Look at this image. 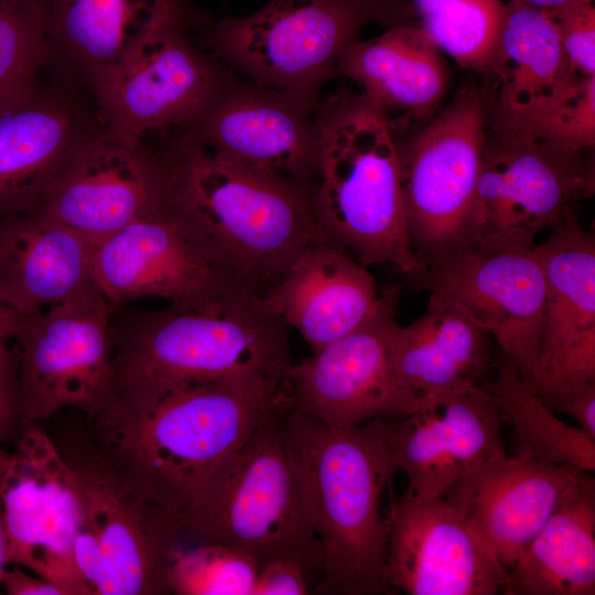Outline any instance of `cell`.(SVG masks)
Masks as SVG:
<instances>
[{"mask_svg":"<svg viewBox=\"0 0 595 595\" xmlns=\"http://www.w3.org/2000/svg\"><path fill=\"white\" fill-rule=\"evenodd\" d=\"M285 401L284 380L115 386L95 415L101 454L141 496L174 517L191 506Z\"/></svg>","mask_w":595,"mask_h":595,"instance_id":"cell-1","label":"cell"},{"mask_svg":"<svg viewBox=\"0 0 595 595\" xmlns=\"http://www.w3.org/2000/svg\"><path fill=\"white\" fill-rule=\"evenodd\" d=\"M52 56L40 0H0V107L32 90Z\"/></svg>","mask_w":595,"mask_h":595,"instance_id":"cell-33","label":"cell"},{"mask_svg":"<svg viewBox=\"0 0 595 595\" xmlns=\"http://www.w3.org/2000/svg\"><path fill=\"white\" fill-rule=\"evenodd\" d=\"M398 289L388 288L371 314L355 329L291 363L284 379L288 407L329 429L346 430L376 419H401L428 399L398 380L390 355Z\"/></svg>","mask_w":595,"mask_h":595,"instance_id":"cell-12","label":"cell"},{"mask_svg":"<svg viewBox=\"0 0 595 595\" xmlns=\"http://www.w3.org/2000/svg\"><path fill=\"white\" fill-rule=\"evenodd\" d=\"M314 188L328 241L365 266L391 264L418 280L426 270L408 234L397 141L386 115L361 91L318 100Z\"/></svg>","mask_w":595,"mask_h":595,"instance_id":"cell-4","label":"cell"},{"mask_svg":"<svg viewBox=\"0 0 595 595\" xmlns=\"http://www.w3.org/2000/svg\"><path fill=\"white\" fill-rule=\"evenodd\" d=\"M581 78L564 53L554 21L519 0L506 3L486 78L490 82L488 126L509 127L540 112Z\"/></svg>","mask_w":595,"mask_h":595,"instance_id":"cell-28","label":"cell"},{"mask_svg":"<svg viewBox=\"0 0 595 595\" xmlns=\"http://www.w3.org/2000/svg\"><path fill=\"white\" fill-rule=\"evenodd\" d=\"M21 422L19 410L18 355L14 346H0V442Z\"/></svg>","mask_w":595,"mask_h":595,"instance_id":"cell-38","label":"cell"},{"mask_svg":"<svg viewBox=\"0 0 595 595\" xmlns=\"http://www.w3.org/2000/svg\"><path fill=\"white\" fill-rule=\"evenodd\" d=\"M549 17L556 25L561 45L574 72L582 77L595 76L593 2L582 3Z\"/></svg>","mask_w":595,"mask_h":595,"instance_id":"cell-36","label":"cell"},{"mask_svg":"<svg viewBox=\"0 0 595 595\" xmlns=\"http://www.w3.org/2000/svg\"><path fill=\"white\" fill-rule=\"evenodd\" d=\"M164 199L156 151L102 127L83 141L37 209L94 245Z\"/></svg>","mask_w":595,"mask_h":595,"instance_id":"cell-19","label":"cell"},{"mask_svg":"<svg viewBox=\"0 0 595 595\" xmlns=\"http://www.w3.org/2000/svg\"><path fill=\"white\" fill-rule=\"evenodd\" d=\"M113 387L174 386L261 376L285 379L286 326L247 299L206 310L173 306L112 321Z\"/></svg>","mask_w":595,"mask_h":595,"instance_id":"cell-6","label":"cell"},{"mask_svg":"<svg viewBox=\"0 0 595 595\" xmlns=\"http://www.w3.org/2000/svg\"><path fill=\"white\" fill-rule=\"evenodd\" d=\"M493 128V127H491ZM531 139L581 151L595 143V76L582 77L560 100L509 127Z\"/></svg>","mask_w":595,"mask_h":595,"instance_id":"cell-35","label":"cell"},{"mask_svg":"<svg viewBox=\"0 0 595 595\" xmlns=\"http://www.w3.org/2000/svg\"><path fill=\"white\" fill-rule=\"evenodd\" d=\"M9 458V453L6 452L0 445V584L1 576L7 564V531L4 521V506H3V477Z\"/></svg>","mask_w":595,"mask_h":595,"instance_id":"cell-40","label":"cell"},{"mask_svg":"<svg viewBox=\"0 0 595 595\" xmlns=\"http://www.w3.org/2000/svg\"><path fill=\"white\" fill-rule=\"evenodd\" d=\"M532 248L545 280L540 348L529 387L547 404L595 385V239L567 208Z\"/></svg>","mask_w":595,"mask_h":595,"instance_id":"cell-16","label":"cell"},{"mask_svg":"<svg viewBox=\"0 0 595 595\" xmlns=\"http://www.w3.org/2000/svg\"><path fill=\"white\" fill-rule=\"evenodd\" d=\"M65 458L76 479L83 519L100 548L97 595L169 594L167 565L182 543L173 517L130 487L101 453Z\"/></svg>","mask_w":595,"mask_h":595,"instance_id":"cell-17","label":"cell"},{"mask_svg":"<svg viewBox=\"0 0 595 595\" xmlns=\"http://www.w3.org/2000/svg\"><path fill=\"white\" fill-rule=\"evenodd\" d=\"M337 75L360 88L394 134L426 123L442 108L451 85L442 51L416 21L355 40L342 54Z\"/></svg>","mask_w":595,"mask_h":595,"instance_id":"cell-23","label":"cell"},{"mask_svg":"<svg viewBox=\"0 0 595 595\" xmlns=\"http://www.w3.org/2000/svg\"><path fill=\"white\" fill-rule=\"evenodd\" d=\"M316 106L281 90L242 82L235 74L203 115L178 130L224 160L315 188L320 161Z\"/></svg>","mask_w":595,"mask_h":595,"instance_id":"cell-18","label":"cell"},{"mask_svg":"<svg viewBox=\"0 0 595 595\" xmlns=\"http://www.w3.org/2000/svg\"><path fill=\"white\" fill-rule=\"evenodd\" d=\"M111 304L96 284L37 313L21 315L18 355L22 424L65 408L97 415L113 389Z\"/></svg>","mask_w":595,"mask_h":595,"instance_id":"cell-10","label":"cell"},{"mask_svg":"<svg viewBox=\"0 0 595 595\" xmlns=\"http://www.w3.org/2000/svg\"><path fill=\"white\" fill-rule=\"evenodd\" d=\"M379 299L367 266L323 239L299 256L262 305L316 350L359 326Z\"/></svg>","mask_w":595,"mask_h":595,"instance_id":"cell-25","label":"cell"},{"mask_svg":"<svg viewBox=\"0 0 595 595\" xmlns=\"http://www.w3.org/2000/svg\"><path fill=\"white\" fill-rule=\"evenodd\" d=\"M288 409L284 401L264 416L209 487L174 517V526L181 542L235 549L259 569L291 560L310 580H320L322 549L288 436Z\"/></svg>","mask_w":595,"mask_h":595,"instance_id":"cell-5","label":"cell"},{"mask_svg":"<svg viewBox=\"0 0 595 595\" xmlns=\"http://www.w3.org/2000/svg\"><path fill=\"white\" fill-rule=\"evenodd\" d=\"M415 20L411 0H268L201 31L209 52L249 82L317 105L345 50L368 24Z\"/></svg>","mask_w":595,"mask_h":595,"instance_id":"cell-7","label":"cell"},{"mask_svg":"<svg viewBox=\"0 0 595 595\" xmlns=\"http://www.w3.org/2000/svg\"><path fill=\"white\" fill-rule=\"evenodd\" d=\"M190 23L143 41L94 89L101 127L143 140L151 131L185 129L236 74L192 40Z\"/></svg>","mask_w":595,"mask_h":595,"instance_id":"cell-13","label":"cell"},{"mask_svg":"<svg viewBox=\"0 0 595 595\" xmlns=\"http://www.w3.org/2000/svg\"><path fill=\"white\" fill-rule=\"evenodd\" d=\"M385 580L408 595H496L507 570L480 531L443 498L409 489L386 510Z\"/></svg>","mask_w":595,"mask_h":595,"instance_id":"cell-15","label":"cell"},{"mask_svg":"<svg viewBox=\"0 0 595 595\" xmlns=\"http://www.w3.org/2000/svg\"><path fill=\"white\" fill-rule=\"evenodd\" d=\"M491 337L448 293L432 291L424 313L408 326L394 322L390 355L400 383L430 399L482 383L493 368Z\"/></svg>","mask_w":595,"mask_h":595,"instance_id":"cell-27","label":"cell"},{"mask_svg":"<svg viewBox=\"0 0 595 595\" xmlns=\"http://www.w3.org/2000/svg\"><path fill=\"white\" fill-rule=\"evenodd\" d=\"M176 130L156 151L165 202L215 257L264 295L304 250L326 239L314 188L224 160Z\"/></svg>","mask_w":595,"mask_h":595,"instance_id":"cell-2","label":"cell"},{"mask_svg":"<svg viewBox=\"0 0 595 595\" xmlns=\"http://www.w3.org/2000/svg\"><path fill=\"white\" fill-rule=\"evenodd\" d=\"M20 314L0 304V346L12 342Z\"/></svg>","mask_w":595,"mask_h":595,"instance_id":"cell-41","label":"cell"},{"mask_svg":"<svg viewBox=\"0 0 595 595\" xmlns=\"http://www.w3.org/2000/svg\"><path fill=\"white\" fill-rule=\"evenodd\" d=\"M53 55L95 88L143 41L175 23L210 21L190 0H40Z\"/></svg>","mask_w":595,"mask_h":595,"instance_id":"cell-26","label":"cell"},{"mask_svg":"<svg viewBox=\"0 0 595 595\" xmlns=\"http://www.w3.org/2000/svg\"><path fill=\"white\" fill-rule=\"evenodd\" d=\"M372 421L407 489L424 499L442 498L474 464L506 455L502 415L482 386L430 398L401 419Z\"/></svg>","mask_w":595,"mask_h":595,"instance_id":"cell-21","label":"cell"},{"mask_svg":"<svg viewBox=\"0 0 595 595\" xmlns=\"http://www.w3.org/2000/svg\"><path fill=\"white\" fill-rule=\"evenodd\" d=\"M310 578L305 570L291 560H275L258 571L252 595H305Z\"/></svg>","mask_w":595,"mask_h":595,"instance_id":"cell-37","label":"cell"},{"mask_svg":"<svg viewBox=\"0 0 595 595\" xmlns=\"http://www.w3.org/2000/svg\"><path fill=\"white\" fill-rule=\"evenodd\" d=\"M523 3H527L531 7L542 10L547 14H554L556 12L566 10L569 8L593 2L594 0H519Z\"/></svg>","mask_w":595,"mask_h":595,"instance_id":"cell-42","label":"cell"},{"mask_svg":"<svg viewBox=\"0 0 595 595\" xmlns=\"http://www.w3.org/2000/svg\"><path fill=\"white\" fill-rule=\"evenodd\" d=\"M589 150L574 151L488 126L467 216L469 250L527 251L595 192Z\"/></svg>","mask_w":595,"mask_h":595,"instance_id":"cell-9","label":"cell"},{"mask_svg":"<svg viewBox=\"0 0 595 595\" xmlns=\"http://www.w3.org/2000/svg\"><path fill=\"white\" fill-rule=\"evenodd\" d=\"M90 249L41 209L0 218V304L29 315L91 286Z\"/></svg>","mask_w":595,"mask_h":595,"instance_id":"cell-29","label":"cell"},{"mask_svg":"<svg viewBox=\"0 0 595 595\" xmlns=\"http://www.w3.org/2000/svg\"><path fill=\"white\" fill-rule=\"evenodd\" d=\"M1 584L10 595H66L57 584L24 573L19 565L12 570L4 569Z\"/></svg>","mask_w":595,"mask_h":595,"instance_id":"cell-39","label":"cell"},{"mask_svg":"<svg viewBox=\"0 0 595 595\" xmlns=\"http://www.w3.org/2000/svg\"><path fill=\"white\" fill-rule=\"evenodd\" d=\"M415 20L458 66L487 78L506 3L502 0H411Z\"/></svg>","mask_w":595,"mask_h":595,"instance_id":"cell-32","label":"cell"},{"mask_svg":"<svg viewBox=\"0 0 595 595\" xmlns=\"http://www.w3.org/2000/svg\"><path fill=\"white\" fill-rule=\"evenodd\" d=\"M93 130L37 86L0 107V218L40 208Z\"/></svg>","mask_w":595,"mask_h":595,"instance_id":"cell-24","label":"cell"},{"mask_svg":"<svg viewBox=\"0 0 595 595\" xmlns=\"http://www.w3.org/2000/svg\"><path fill=\"white\" fill-rule=\"evenodd\" d=\"M489 108L487 85H467L423 126L393 133L408 234L424 264L469 250L466 224Z\"/></svg>","mask_w":595,"mask_h":595,"instance_id":"cell-8","label":"cell"},{"mask_svg":"<svg viewBox=\"0 0 595 595\" xmlns=\"http://www.w3.org/2000/svg\"><path fill=\"white\" fill-rule=\"evenodd\" d=\"M7 564L24 566L62 587L89 595L73 560L82 502L73 470L50 437L25 425L3 477Z\"/></svg>","mask_w":595,"mask_h":595,"instance_id":"cell-14","label":"cell"},{"mask_svg":"<svg viewBox=\"0 0 595 595\" xmlns=\"http://www.w3.org/2000/svg\"><path fill=\"white\" fill-rule=\"evenodd\" d=\"M286 430L322 549L316 589L335 595L391 594L385 580L382 498L398 470L374 421L335 430L289 408Z\"/></svg>","mask_w":595,"mask_h":595,"instance_id":"cell-3","label":"cell"},{"mask_svg":"<svg viewBox=\"0 0 595 595\" xmlns=\"http://www.w3.org/2000/svg\"><path fill=\"white\" fill-rule=\"evenodd\" d=\"M482 387L491 396L502 419L511 424L509 455L595 470V439L564 423L529 387L513 364L505 359Z\"/></svg>","mask_w":595,"mask_h":595,"instance_id":"cell-31","label":"cell"},{"mask_svg":"<svg viewBox=\"0 0 595 595\" xmlns=\"http://www.w3.org/2000/svg\"><path fill=\"white\" fill-rule=\"evenodd\" d=\"M90 274L110 304L142 298L206 310L263 294L215 257L163 199L91 245Z\"/></svg>","mask_w":595,"mask_h":595,"instance_id":"cell-11","label":"cell"},{"mask_svg":"<svg viewBox=\"0 0 595 595\" xmlns=\"http://www.w3.org/2000/svg\"><path fill=\"white\" fill-rule=\"evenodd\" d=\"M425 266L416 281L461 302L505 359L528 377L539 354L545 302L544 274L532 249L466 250Z\"/></svg>","mask_w":595,"mask_h":595,"instance_id":"cell-20","label":"cell"},{"mask_svg":"<svg viewBox=\"0 0 595 595\" xmlns=\"http://www.w3.org/2000/svg\"><path fill=\"white\" fill-rule=\"evenodd\" d=\"M259 567L246 554L217 543L177 548L166 585L177 595H252Z\"/></svg>","mask_w":595,"mask_h":595,"instance_id":"cell-34","label":"cell"},{"mask_svg":"<svg viewBox=\"0 0 595 595\" xmlns=\"http://www.w3.org/2000/svg\"><path fill=\"white\" fill-rule=\"evenodd\" d=\"M584 473L507 571L505 595L595 594V479Z\"/></svg>","mask_w":595,"mask_h":595,"instance_id":"cell-30","label":"cell"},{"mask_svg":"<svg viewBox=\"0 0 595 595\" xmlns=\"http://www.w3.org/2000/svg\"><path fill=\"white\" fill-rule=\"evenodd\" d=\"M584 473L506 454L470 466L442 498L480 531L508 571Z\"/></svg>","mask_w":595,"mask_h":595,"instance_id":"cell-22","label":"cell"}]
</instances>
